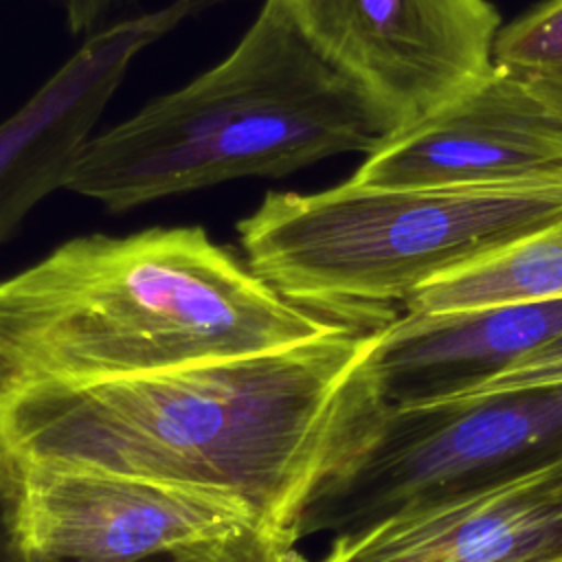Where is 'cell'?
I'll return each instance as SVG.
<instances>
[{
    "mask_svg": "<svg viewBox=\"0 0 562 562\" xmlns=\"http://www.w3.org/2000/svg\"><path fill=\"white\" fill-rule=\"evenodd\" d=\"M538 562H562V551L555 553V555H549V558H544V560H538Z\"/></svg>",
    "mask_w": 562,
    "mask_h": 562,
    "instance_id": "18",
    "label": "cell"
},
{
    "mask_svg": "<svg viewBox=\"0 0 562 562\" xmlns=\"http://www.w3.org/2000/svg\"><path fill=\"white\" fill-rule=\"evenodd\" d=\"M224 0H171L167 7L114 22L83 40L48 81L0 123V244L29 211L66 189L132 59L182 20Z\"/></svg>",
    "mask_w": 562,
    "mask_h": 562,
    "instance_id": "10",
    "label": "cell"
},
{
    "mask_svg": "<svg viewBox=\"0 0 562 562\" xmlns=\"http://www.w3.org/2000/svg\"><path fill=\"white\" fill-rule=\"evenodd\" d=\"M562 386V334L553 340L518 356L509 364L463 382L459 386L437 391L430 395L406 397L391 402L393 415H428L441 411H459L472 406L476 402H485L492 397L529 393V391H547Z\"/></svg>",
    "mask_w": 562,
    "mask_h": 562,
    "instance_id": "14",
    "label": "cell"
},
{
    "mask_svg": "<svg viewBox=\"0 0 562 562\" xmlns=\"http://www.w3.org/2000/svg\"><path fill=\"white\" fill-rule=\"evenodd\" d=\"M7 461L24 553L48 560L127 562L263 525L237 501L193 487Z\"/></svg>",
    "mask_w": 562,
    "mask_h": 562,
    "instance_id": "7",
    "label": "cell"
},
{
    "mask_svg": "<svg viewBox=\"0 0 562 562\" xmlns=\"http://www.w3.org/2000/svg\"><path fill=\"white\" fill-rule=\"evenodd\" d=\"M0 562H26L20 525L18 498L7 457L0 452Z\"/></svg>",
    "mask_w": 562,
    "mask_h": 562,
    "instance_id": "16",
    "label": "cell"
},
{
    "mask_svg": "<svg viewBox=\"0 0 562 562\" xmlns=\"http://www.w3.org/2000/svg\"><path fill=\"white\" fill-rule=\"evenodd\" d=\"M562 334V299L450 316L402 312L384 325L378 369L391 402L487 375Z\"/></svg>",
    "mask_w": 562,
    "mask_h": 562,
    "instance_id": "11",
    "label": "cell"
},
{
    "mask_svg": "<svg viewBox=\"0 0 562 562\" xmlns=\"http://www.w3.org/2000/svg\"><path fill=\"white\" fill-rule=\"evenodd\" d=\"M562 220V182L270 191L239 220L248 266L283 296L382 327L432 277Z\"/></svg>",
    "mask_w": 562,
    "mask_h": 562,
    "instance_id": "4",
    "label": "cell"
},
{
    "mask_svg": "<svg viewBox=\"0 0 562 562\" xmlns=\"http://www.w3.org/2000/svg\"><path fill=\"white\" fill-rule=\"evenodd\" d=\"M558 452L562 386L428 415H393L389 406L378 435L310 501L299 538L353 531Z\"/></svg>",
    "mask_w": 562,
    "mask_h": 562,
    "instance_id": "5",
    "label": "cell"
},
{
    "mask_svg": "<svg viewBox=\"0 0 562 562\" xmlns=\"http://www.w3.org/2000/svg\"><path fill=\"white\" fill-rule=\"evenodd\" d=\"M494 64L518 77L562 116V0H547L501 26Z\"/></svg>",
    "mask_w": 562,
    "mask_h": 562,
    "instance_id": "13",
    "label": "cell"
},
{
    "mask_svg": "<svg viewBox=\"0 0 562 562\" xmlns=\"http://www.w3.org/2000/svg\"><path fill=\"white\" fill-rule=\"evenodd\" d=\"M391 132L281 2L263 0L220 64L92 134L66 189L121 213L226 180L283 178L336 154H369Z\"/></svg>",
    "mask_w": 562,
    "mask_h": 562,
    "instance_id": "3",
    "label": "cell"
},
{
    "mask_svg": "<svg viewBox=\"0 0 562 562\" xmlns=\"http://www.w3.org/2000/svg\"><path fill=\"white\" fill-rule=\"evenodd\" d=\"M351 325L283 296L202 226L83 235L0 281V384L149 375Z\"/></svg>",
    "mask_w": 562,
    "mask_h": 562,
    "instance_id": "2",
    "label": "cell"
},
{
    "mask_svg": "<svg viewBox=\"0 0 562 562\" xmlns=\"http://www.w3.org/2000/svg\"><path fill=\"white\" fill-rule=\"evenodd\" d=\"M121 0H59L66 26L72 35L92 33Z\"/></svg>",
    "mask_w": 562,
    "mask_h": 562,
    "instance_id": "17",
    "label": "cell"
},
{
    "mask_svg": "<svg viewBox=\"0 0 562 562\" xmlns=\"http://www.w3.org/2000/svg\"><path fill=\"white\" fill-rule=\"evenodd\" d=\"M26 562H70L48 560L24 553ZM127 562H305L299 553V540L272 531L263 525H250L222 538L200 540L184 547L160 549Z\"/></svg>",
    "mask_w": 562,
    "mask_h": 562,
    "instance_id": "15",
    "label": "cell"
},
{
    "mask_svg": "<svg viewBox=\"0 0 562 562\" xmlns=\"http://www.w3.org/2000/svg\"><path fill=\"white\" fill-rule=\"evenodd\" d=\"M382 329L136 378L0 384V452L220 494L301 540L310 501L389 415Z\"/></svg>",
    "mask_w": 562,
    "mask_h": 562,
    "instance_id": "1",
    "label": "cell"
},
{
    "mask_svg": "<svg viewBox=\"0 0 562 562\" xmlns=\"http://www.w3.org/2000/svg\"><path fill=\"white\" fill-rule=\"evenodd\" d=\"M307 44L386 116L413 123L494 64L487 0H279Z\"/></svg>",
    "mask_w": 562,
    "mask_h": 562,
    "instance_id": "6",
    "label": "cell"
},
{
    "mask_svg": "<svg viewBox=\"0 0 562 562\" xmlns=\"http://www.w3.org/2000/svg\"><path fill=\"white\" fill-rule=\"evenodd\" d=\"M364 156L351 180L371 187L555 184L562 116L492 64Z\"/></svg>",
    "mask_w": 562,
    "mask_h": 562,
    "instance_id": "8",
    "label": "cell"
},
{
    "mask_svg": "<svg viewBox=\"0 0 562 562\" xmlns=\"http://www.w3.org/2000/svg\"><path fill=\"white\" fill-rule=\"evenodd\" d=\"M562 551V452L336 533L321 562H538Z\"/></svg>",
    "mask_w": 562,
    "mask_h": 562,
    "instance_id": "9",
    "label": "cell"
},
{
    "mask_svg": "<svg viewBox=\"0 0 562 562\" xmlns=\"http://www.w3.org/2000/svg\"><path fill=\"white\" fill-rule=\"evenodd\" d=\"M562 299V220L426 281L404 305L419 316Z\"/></svg>",
    "mask_w": 562,
    "mask_h": 562,
    "instance_id": "12",
    "label": "cell"
}]
</instances>
